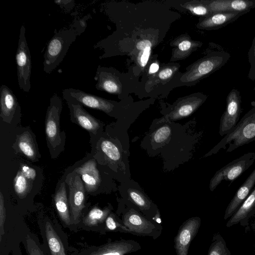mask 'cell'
<instances>
[{
    "mask_svg": "<svg viewBox=\"0 0 255 255\" xmlns=\"http://www.w3.org/2000/svg\"><path fill=\"white\" fill-rule=\"evenodd\" d=\"M80 34L73 26L55 33L48 43L43 56V71L45 73L50 74L60 65L70 45Z\"/></svg>",
    "mask_w": 255,
    "mask_h": 255,
    "instance_id": "2",
    "label": "cell"
},
{
    "mask_svg": "<svg viewBox=\"0 0 255 255\" xmlns=\"http://www.w3.org/2000/svg\"><path fill=\"white\" fill-rule=\"evenodd\" d=\"M141 249V246L136 241L122 239L75 251L71 255H127Z\"/></svg>",
    "mask_w": 255,
    "mask_h": 255,
    "instance_id": "9",
    "label": "cell"
},
{
    "mask_svg": "<svg viewBox=\"0 0 255 255\" xmlns=\"http://www.w3.org/2000/svg\"><path fill=\"white\" fill-rule=\"evenodd\" d=\"M242 12H217L208 16L202 17L197 25L198 28L206 30L220 29L236 21L238 18L247 13Z\"/></svg>",
    "mask_w": 255,
    "mask_h": 255,
    "instance_id": "19",
    "label": "cell"
},
{
    "mask_svg": "<svg viewBox=\"0 0 255 255\" xmlns=\"http://www.w3.org/2000/svg\"><path fill=\"white\" fill-rule=\"evenodd\" d=\"M248 58L250 64L248 78L249 80L254 81H255V35L248 53Z\"/></svg>",
    "mask_w": 255,
    "mask_h": 255,
    "instance_id": "34",
    "label": "cell"
},
{
    "mask_svg": "<svg viewBox=\"0 0 255 255\" xmlns=\"http://www.w3.org/2000/svg\"><path fill=\"white\" fill-rule=\"evenodd\" d=\"M63 98L67 102H77L88 107L103 111L107 114L111 113L115 107L113 101L96 95L87 93L79 89L72 88L62 91Z\"/></svg>",
    "mask_w": 255,
    "mask_h": 255,
    "instance_id": "11",
    "label": "cell"
},
{
    "mask_svg": "<svg viewBox=\"0 0 255 255\" xmlns=\"http://www.w3.org/2000/svg\"><path fill=\"white\" fill-rule=\"evenodd\" d=\"M117 214L128 230V234L140 237H149L154 240L162 232V225L148 218L137 210L134 206L128 205L120 209Z\"/></svg>",
    "mask_w": 255,
    "mask_h": 255,
    "instance_id": "3",
    "label": "cell"
},
{
    "mask_svg": "<svg viewBox=\"0 0 255 255\" xmlns=\"http://www.w3.org/2000/svg\"><path fill=\"white\" fill-rule=\"evenodd\" d=\"M62 100L57 94L50 98L45 121V131L47 138L51 146L55 148L61 142L59 127Z\"/></svg>",
    "mask_w": 255,
    "mask_h": 255,
    "instance_id": "13",
    "label": "cell"
},
{
    "mask_svg": "<svg viewBox=\"0 0 255 255\" xmlns=\"http://www.w3.org/2000/svg\"><path fill=\"white\" fill-rule=\"evenodd\" d=\"M101 147L104 153L110 159L118 161L121 158V153L118 148L112 142L104 140L101 143Z\"/></svg>",
    "mask_w": 255,
    "mask_h": 255,
    "instance_id": "33",
    "label": "cell"
},
{
    "mask_svg": "<svg viewBox=\"0 0 255 255\" xmlns=\"http://www.w3.org/2000/svg\"><path fill=\"white\" fill-rule=\"evenodd\" d=\"M193 14L205 17L211 14L208 7L203 3V0H194L188 2L183 6Z\"/></svg>",
    "mask_w": 255,
    "mask_h": 255,
    "instance_id": "30",
    "label": "cell"
},
{
    "mask_svg": "<svg viewBox=\"0 0 255 255\" xmlns=\"http://www.w3.org/2000/svg\"><path fill=\"white\" fill-rule=\"evenodd\" d=\"M75 171L81 176L88 192H94L98 188L101 179L95 160H89L76 168Z\"/></svg>",
    "mask_w": 255,
    "mask_h": 255,
    "instance_id": "22",
    "label": "cell"
},
{
    "mask_svg": "<svg viewBox=\"0 0 255 255\" xmlns=\"http://www.w3.org/2000/svg\"><path fill=\"white\" fill-rule=\"evenodd\" d=\"M231 55L224 51H213L195 62L181 77L185 84H194L224 66Z\"/></svg>",
    "mask_w": 255,
    "mask_h": 255,
    "instance_id": "5",
    "label": "cell"
},
{
    "mask_svg": "<svg viewBox=\"0 0 255 255\" xmlns=\"http://www.w3.org/2000/svg\"><path fill=\"white\" fill-rule=\"evenodd\" d=\"M254 90H255V87L254 88Z\"/></svg>",
    "mask_w": 255,
    "mask_h": 255,
    "instance_id": "42",
    "label": "cell"
},
{
    "mask_svg": "<svg viewBox=\"0 0 255 255\" xmlns=\"http://www.w3.org/2000/svg\"><path fill=\"white\" fill-rule=\"evenodd\" d=\"M174 73V70L172 67H165L162 68L158 74L160 80L165 81L171 78Z\"/></svg>",
    "mask_w": 255,
    "mask_h": 255,
    "instance_id": "37",
    "label": "cell"
},
{
    "mask_svg": "<svg viewBox=\"0 0 255 255\" xmlns=\"http://www.w3.org/2000/svg\"><path fill=\"white\" fill-rule=\"evenodd\" d=\"M255 140V106L249 110L234 128L218 142L208 153L211 155L222 149L231 152L237 148Z\"/></svg>",
    "mask_w": 255,
    "mask_h": 255,
    "instance_id": "1",
    "label": "cell"
},
{
    "mask_svg": "<svg viewBox=\"0 0 255 255\" xmlns=\"http://www.w3.org/2000/svg\"><path fill=\"white\" fill-rule=\"evenodd\" d=\"M54 199L56 211L64 227L73 231L68 199L64 182L60 184Z\"/></svg>",
    "mask_w": 255,
    "mask_h": 255,
    "instance_id": "23",
    "label": "cell"
},
{
    "mask_svg": "<svg viewBox=\"0 0 255 255\" xmlns=\"http://www.w3.org/2000/svg\"><path fill=\"white\" fill-rule=\"evenodd\" d=\"M94 79L97 81L95 87L99 91L111 94H119L121 91L118 72L113 68L99 65Z\"/></svg>",
    "mask_w": 255,
    "mask_h": 255,
    "instance_id": "16",
    "label": "cell"
},
{
    "mask_svg": "<svg viewBox=\"0 0 255 255\" xmlns=\"http://www.w3.org/2000/svg\"><path fill=\"white\" fill-rule=\"evenodd\" d=\"M136 48L141 51V55L138 60L140 66L143 68L147 64L150 51L151 42L148 40L139 41L136 45Z\"/></svg>",
    "mask_w": 255,
    "mask_h": 255,
    "instance_id": "32",
    "label": "cell"
},
{
    "mask_svg": "<svg viewBox=\"0 0 255 255\" xmlns=\"http://www.w3.org/2000/svg\"><path fill=\"white\" fill-rule=\"evenodd\" d=\"M37 224L46 255H68V238L58 221L41 217Z\"/></svg>",
    "mask_w": 255,
    "mask_h": 255,
    "instance_id": "4",
    "label": "cell"
},
{
    "mask_svg": "<svg viewBox=\"0 0 255 255\" xmlns=\"http://www.w3.org/2000/svg\"><path fill=\"white\" fill-rule=\"evenodd\" d=\"M207 255H231L224 239L219 232L213 235Z\"/></svg>",
    "mask_w": 255,
    "mask_h": 255,
    "instance_id": "27",
    "label": "cell"
},
{
    "mask_svg": "<svg viewBox=\"0 0 255 255\" xmlns=\"http://www.w3.org/2000/svg\"><path fill=\"white\" fill-rule=\"evenodd\" d=\"M112 207L109 205L103 209L98 206L93 207L84 216H83L78 225V228L86 231L104 234L105 221L112 212Z\"/></svg>",
    "mask_w": 255,
    "mask_h": 255,
    "instance_id": "14",
    "label": "cell"
},
{
    "mask_svg": "<svg viewBox=\"0 0 255 255\" xmlns=\"http://www.w3.org/2000/svg\"><path fill=\"white\" fill-rule=\"evenodd\" d=\"M21 171L27 179H34L36 176L35 170L29 166H22Z\"/></svg>",
    "mask_w": 255,
    "mask_h": 255,
    "instance_id": "38",
    "label": "cell"
},
{
    "mask_svg": "<svg viewBox=\"0 0 255 255\" xmlns=\"http://www.w3.org/2000/svg\"><path fill=\"white\" fill-rule=\"evenodd\" d=\"M241 96L240 91L233 89L226 99V107L220 120L219 133L225 136L231 131L239 122L242 112Z\"/></svg>",
    "mask_w": 255,
    "mask_h": 255,
    "instance_id": "10",
    "label": "cell"
},
{
    "mask_svg": "<svg viewBox=\"0 0 255 255\" xmlns=\"http://www.w3.org/2000/svg\"><path fill=\"white\" fill-rule=\"evenodd\" d=\"M211 14L217 12H249L255 7V0H202Z\"/></svg>",
    "mask_w": 255,
    "mask_h": 255,
    "instance_id": "15",
    "label": "cell"
},
{
    "mask_svg": "<svg viewBox=\"0 0 255 255\" xmlns=\"http://www.w3.org/2000/svg\"><path fill=\"white\" fill-rule=\"evenodd\" d=\"M202 45L200 42L194 41L188 39H182L177 44V48L174 52V56L177 59L183 58L188 55L194 49L197 48Z\"/></svg>",
    "mask_w": 255,
    "mask_h": 255,
    "instance_id": "29",
    "label": "cell"
},
{
    "mask_svg": "<svg viewBox=\"0 0 255 255\" xmlns=\"http://www.w3.org/2000/svg\"><path fill=\"white\" fill-rule=\"evenodd\" d=\"M158 69L159 65H158V64L156 63H153L151 64L150 66L149 72L150 74H154L156 73L158 71Z\"/></svg>",
    "mask_w": 255,
    "mask_h": 255,
    "instance_id": "39",
    "label": "cell"
},
{
    "mask_svg": "<svg viewBox=\"0 0 255 255\" xmlns=\"http://www.w3.org/2000/svg\"><path fill=\"white\" fill-rule=\"evenodd\" d=\"M18 86L23 92H29L30 88V76L32 64L31 55L25 37V28L21 26L15 54Z\"/></svg>",
    "mask_w": 255,
    "mask_h": 255,
    "instance_id": "6",
    "label": "cell"
},
{
    "mask_svg": "<svg viewBox=\"0 0 255 255\" xmlns=\"http://www.w3.org/2000/svg\"><path fill=\"white\" fill-rule=\"evenodd\" d=\"M12 255H23L21 250L20 249V246H17L15 247L11 252Z\"/></svg>",
    "mask_w": 255,
    "mask_h": 255,
    "instance_id": "40",
    "label": "cell"
},
{
    "mask_svg": "<svg viewBox=\"0 0 255 255\" xmlns=\"http://www.w3.org/2000/svg\"><path fill=\"white\" fill-rule=\"evenodd\" d=\"M0 109L1 118L3 122L9 124L20 110L16 96L5 85H1L0 87Z\"/></svg>",
    "mask_w": 255,
    "mask_h": 255,
    "instance_id": "18",
    "label": "cell"
},
{
    "mask_svg": "<svg viewBox=\"0 0 255 255\" xmlns=\"http://www.w3.org/2000/svg\"><path fill=\"white\" fill-rule=\"evenodd\" d=\"M14 188L16 194L21 198L25 197L28 192L29 184L21 171L18 172L14 178Z\"/></svg>",
    "mask_w": 255,
    "mask_h": 255,
    "instance_id": "31",
    "label": "cell"
},
{
    "mask_svg": "<svg viewBox=\"0 0 255 255\" xmlns=\"http://www.w3.org/2000/svg\"><path fill=\"white\" fill-rule=\"evenodd\" d=\"M109 232L128 234V230L124 225L120 216L113 212L107 217L105 223L104 234Z\"/></svg>",
    "mask_w": 255,
    "mask_h": 255,
    "instance_id": "28",
    "label": "cell"
},
{
    "mask_svg": "<svg viewBox=\"0 0 255 255\" xmlns=\"http://www.w3.org/2000/svg\"><path fill=\"white\" fill-rule=\"evenodd\" d=\"M171 134V129L167 126L159 128L155 131L153 135L154 141L160 143L166 141Z\"/></svg>",
    "mask_w": 255,
    "mask_h": 255,
    "instance_id": "35",
    "label": "cell"
},
{
    "mask_svg": "<svg viewBox=\"0 0 255 255\" xmlns=\"http://www.w3.org/2000/svg\"><path fill=\"white\" fill-rule=\"evenodd\" d=\"M69 187L68 202L73 231H76L83 217L82 212L85 207V190L83 181L79 174H70L66 179Z\"/></svg>",
    "mask_w": 255,
    "mask_h": 255,
    "instance_id": "8",
    "label": "cell"
},
{
    "mask_svg": "<svg viewBox=\"0 0 255 255\" xmlns=\"http://www.w3.org/2000/svg\"><path fill=\"white\" fill-rule=\"evenodd\" d=\"M73 117L85 129L95 132L99 128L98 121L85 110L82 104L77 102H67Z\"/></svg>",
    "mask_w": 255,
    "mask_h": 255,
    "instance_id": "24",
    "label": "cell"
},
{
    "mask_svg": "<svg viewBox=\"0 0 255 255\" xmlns=\"http://www.w3.org/2000/svg\"><path fill=\"white\" fill-rule=\"evenodd\" d=\"M255 161V152L246 153L219 170L211 178L209 188L213 191L224 180L233 182L248 170Z\"/></svg>",
    "mask_w": 255,
    "mask_h": 255,
    "instance_id": "7",
    "label": "cell"
},
{
    "mask_svg": "<svg viewBox=\"0 0 255 255\" xmlns=\"http://www.w3.org/2000/svg\"><path fill=\"white\" fill-rule=\"evenodd\" d=\"M255 185V168L239 187L225 210L224 219L231 218L250 194Z\"/></svg>",
    "mask_w": 255,
    "mask_h": 255,
    "instance_id": "20",
    "label": "cell"
},
{
    "mask_svg": "<svg viewBox=\"0 0 255 255\" xmlns=\"http://www.w3.org/2000/svg\"><path fill=\"white\" fill-rule=\"evenodd\" d=\"M160 214L159 210L157 211V213L155 217L153 218V220H154L157 223L161 224L162 221L160 218Z\"/></svg>",
    "mask_w": 255,
    "mask_h": 255,
    "instance_id": "41",
    "label": "cell"
},
{
    "mask_svg": "<svg viewBox=\"0 0 255 255\" xmlns=\"http://www.w3.org/2000/svg\"><path fill=\"white\" fill-rule=\"evenodd\" d=\"M17 145L21 152L28 158L33 159L36 155V150L32 138L28 132L18 136Z\"/></svg>",
    "mask_w": 255,
    "mask_h": 255,
    "instance_id": "26",
    "label": "cell"
},
{
    "mask_svg": "<svg viewBox=\"0 0 255 255\" xmlns=\"http://www.w3.org/2000/svg\"><path fill=\"white\" fill-rule=\"evenodd\" d=\"M207 96L197 93L180 100L169 114L172 120H177L187 117L195 112L206 101Z\"/></svg>",
    "mask_w": 255,
    "mask_h": 255,
    "instance_id": "17",
    "label": "cell"
},
{
    "mask_svg": "<svg viewBox=\"0 0 255 255\" xmlns=\"http://www.w3.org/2000/svg\"><path fill=\"white\" fill-rule=\"evenodd\" d=\"M201 224V218L195 216L188 219L180 226L173 240L176 255H188L190 245L198 233Z\"/></svg>",
    "mask_w": 255,
    "mask_h": 255,
    "instance_id": "12",
    "label": "cell"
},
{
    "mask_svg": "<svg viewBox=\"0 0 255 255\" xmlns=\"http://www.w3.org/2000/svg\"><path fill=\"white\" fill-rule=\"evenodd\" d=\"M6 216V211L4 198L1 192H0V237H1L3 234V228Z\"/></svg>",
    "mask_w": 255,
    "mask_h": 255,
    "instance_id": "36",
    "label": "cell"
},
{
    "mask_svg": "<svg viewBox=\"0 0 255 255\" xmlns=\"http://www.w3.org/2000/svg\"><path fill=\"white\" fill-rule=\"evenodd\" d=\"M255 215V188L242 203L238 210L227 222V227L239 224L243 227L248 226V221Z\"/></svg>",
    "mask_w": 255,
    "mask_h": 255,
    "instance_id": "21",
    "label": "cell"
},
{
    "mask_svg": "<svg viewBox=\"0 0 255 255\" xmlns=\"http://www.w3.org/2000/svg\"><path fill=\"white\" fill-rule=\"evenodd\" d=\"M27 255H46L38 237L31 231L22 242Z\"/></svg>",
    "mask_w": 255,
    "mask_h": 255,
    "instance_id": "25",
    "label": "cell"
}]
</instances>
